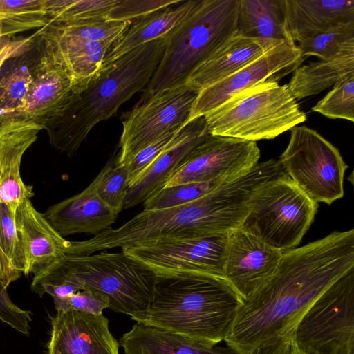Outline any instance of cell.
<instances>
[{
	"mask_svg": "<svg viewBox=\"0 0 354 354\" xmlns=\"http://www.w3.org/2000/svg\"><path fill=\"white\" fill-rule=\"evenodd\" d=\"M354 269V230L282 252L274 273L237 308L226 346L239 354H288L312 304Z\"/></svg>",
	"mask_w": 354,
	"mask_h": 354,
	"instance_id": "1",
	"label": "cell"
},
{
	"mask_svg": "<svg viewBox=\"0 0 354 354\" xmlns=\"http://www.w3.org/2000/svg\"><path fill=\"white\" fill-rule=\"evenodd\" d=\"M169 38L133 49L102 68L84 86L73 88L44 125L50 145L68 156L75 154L95 125L114 116L123 103L147 86Z\"/></svg>",
	"mask_w": 354,
	"mask_h": 354,
	"instance_id": "2",
	"label": "cell"
},
{
	"mask_svg": "<svg viewBox=\"0 0 354 354\" xmlns=\"http://www.w3.org/2000/svg\"><path fill=\"white\" fill-rule=\"evenodd\" d=\"M242 301L222 277L157 274L149 306L131 317L138 323L218 344L227 337Z\"/></svg>",
	"mask_w": 354,
	"mask_h": 354,
	"instance_id": "3",
	"label": "cell"
},
{
	"mask_svg": "<svg viewBox=\"0 0 354 354\" xmlns=\"http://www.w3.org/2000/svg\"><path fill=\"white\" fill-rule=\"evenodd\" d=\"M156 279L152 270L123 252H65L34 275L30 288L40 297L46 288L58 285L91 290L108 299L111 310L132 316L149 306Z\"/></svg>",
	"mask_w": 354,
	"mask_h": 354,
	"instance_id": "4",
	"label": "cell"
},
{
	"mask_svg": "<svg viewBox=\"0 0 354 354\" xmlns=\"http://www.w3.org/2000/svg\"><path fill=\"white\" fill-rule=\"evenodd\" d=\"M239 0H200L169 37L164 54L142 95L180 84L236 31Z\"/></svg>",
	"mask_w": 354,
	"mask_h": 354,
	"instance_id": "5",
	"label": "cell"
},
{
	"mask_svg": "<svg viewBox=\"0 0 354 354\" xmlns=\"http://www.w3.org/2000/svg\"><path fill=\"white\" fill-rule=\"evenodd\" d=\"M210 135L255 142L270 140L305 122L287 84H257L205 115Z\"/></svg>",
	"mask_w": 354,
	"mask_h": 354,
	"instance_id": "6",
	"label": "cell"
},
{
	"mask_svg": "<svg viewBox=\"0 0 354 354\" xmlns=\"http://www.w3.org/2000/svg\"><path fill=\"white\" fill-rule=\"evenodd\" d=\"M248 208L241 227L283 252L300 243L314 220L318 203L283 170L254 191Z\"/></svg>",
	"mask_w": 354,
	"mask_h": 354,
	"instance_id": "7",
	"label": "cell"
},
{
	"mask_svg": "<svg viewBox=\"0 0 354 354\" xmlns=\"http://www.w3.org/2000/svg\"><path fill=\"white\" fill-rule=\"evenodd\" d=\"M279 162L294 183L310 199L331 204L344 194L347 165L337 147L306 126L291 129Z\"/></svg>",
	"mask_w": 354,
	"mask_h": 354,
	"instance_id": "8",
	"label": "cell"
},
{
	"mask_svg": "<svg viewBox=\"0 0 354 354\" xmlns=\"http://www.w3.org/2000/svg\"><path fill=\"white\" fill-rule=\"evenodd\" d=\"M294 345L308 354H354V269L308 308L297 326Z\"/></svg>",
	"mask_w": 354,
	"mask_h": 354,
	"instance_id": "9",
	"label": "cell"
},
{
	"mask_svg": "<svg viewBox=\"0 0 354 354\" xmlns=\"http://www.w3.org/2000/svg\"><path fill=\"white\" fill-rule=\"evenodd\" d=\"M159 236L122 248V252L157 274H203L223 277L228 234Z\"/></svg>",
	"mask_w": 354,
	"mask_h": 354,
	"instance_id": "10",
	"label": "cell"
},
{
	"mask_svg": "<svg viewBox=\"0 0 354 354\" xmlns=\"http://www.w3.org/2000/svg\"><path fill=\"white\" fill-rule=\"evenodd\" d=\"M197 94L183 84L142 95L122 115V132L116 164L127 165L149 144L185 124Z\"/></svg>",
	"mask_w": 354,
	"mask_h": 354,
	"instance_id": "11",
	"label": "cell"
},
{
	"mask_svg": "<svg viewBox=\"0 0 354 354\" xmlns=\"http://www.w3.org/2000/svg\"><path fill=\"white\" fill-rule=\"evenodd\" d=\"M255 142L209 136L173 174L165 187L194 182L232 180L259 163Z\"/></svg>",
	"mask_w": 354,
	"mask_h": 354,
	"instance_id": "12",
	"label": "cell"
},
{
	"mask_svg": "<svg viewBox=\"0 0 354 354\" xmlns=\"http://www.w3.org/2000/svg\"><path fill=\"white\" fill-rule=\"evenodd\" d=\"M297 45L281 39L263 55L227 78L198 92L188 121L203 117L233 95L257 84L279 82L300 66Z\"/></svg>",
	"mask_w": 354,
	"mask_h": 354,
	"instance_id": "13",
	"label": "cell"
},
{
	"mask_svg": "<svg viewBox=\"0 0 354 354\" xmlns=\"http://www.w3.org/2000/svg\"><path fill=\"white\" fill-rule=\"evenodd\" d=\"M282 252L241 227L228 234L223 277L242 300L247 299L275 271Z\"/></svg>",
	"mask_w": 354,
	"mask_h": 354,
	"instance_id": "14",
	"label": "cell"
},
{
	"mask_svg": "<svg viewBox=\"0 0 354 354\" xmlns=\"http://www.w3.org/2000/svg\"><path fill=\"white\" fill-rule=\"evenodd\" d=\"M50 324L47 354H119V343L103 314L57 311Z\"/></svg>",
	"mask_w": 354,
	"mask_h": 354,
	"instance_id": "15",
	"label": "cell"
},
{
	"mask_svg": "<svg viewBox=\"0 0 354 354\" xmlns=\"http://www.w3.org/2000/svg\"><path fill=\"white\" fill-rule=\"evenodd\" d=\"M209 136L204 117L184 124L166 149L127 187L122 209L144 203L165 188L191 152Z\"/></svg>",
	"mask_w": 354,
	"mask_h": 354,
	"instance_id": "16",
	"label": "cell"
},
{
	"mask_svg": "<svg viewBox=\"0 0 354 354\" xmlns=\"http://www.w3.org/2000/svg\"><path fill=\"white\" fill-rule=\"evenodd\" d=\"M72 88L69 75L44 44L25 105L20 110L1 118L0 125L21 122L35 124L43 129L46 122L62 106Z\"/></svg>",
	"mask_w": 354,
	"mask_h": 354,
	"instance_id": "17",
	"label": "cell"
},
{
	"mask_svg": "<svg viewBox=\"0 0 354 354\" xmlns=\"http://www.w3.org/2000/svg\"><path fill=\"white\" fill-rule=\"evenodd\" d=\"M106 165L80 193L48 208L44 218L62 237L77 234L96 235L115 223L119 213L109 207L99 196L98 188Z\"/></svg>",
	"mask_w": 354,
	"mask_h": 354,
	"instance_id": "18",
	"label": "cell"
},
{
	"mask_svg": "<svg viewBox=\"0 0 354 354\" xmlns=\"http://www.w3.org/2000/svg\"><path fill=\"white\" fill-rule=\"evenodd\" d=\"M278 41L252 39L234 33L194 68L183 84L198 93L235 73Z\"/></svg>",
	"mask_w": 354,
	"mask_h": 354,
	"instance_id": "19",
	"label": "cell"
},
{
	"mask_svg": "<svg viewBox=\"0 0 354 354\" xmlns=\"http://www.w3.org/2000/svg\"><path fill=\"white\" fill-rule=\"evenodd\" d=\"M15 221L25 251L28 274L36 275L48 268L71 244L36 210L29 198L17 207Z\"/></svg>",
	"mask_w": 354,
	"mask_h": 354,
	"instance_id": "20",
	"label": "cell"
},
{
	"mask_svg": "<svg viewBox=\"0 0 354 354\" xmlns=\"http://www.w3.org/2000/svg\"><path fill=\"white\" fill-rule=\"evenodd\" d=\"M40 127L21 122L0 125V201L13 211L25 198L33 195L32 187L20 176L22 156L37 139Z\"/></svg>",
	"mask_w": 354,
	"mask_h": 354,
	"instance_id": "21",
	"label": "cell"
},
{
	"mask_svg": "<svg viewBox=\"0 0 354 354\" xmlns=\"http://www.w3.org/2000/svg\"><path fill=\"white\" fill-rule=\"evenodd\" d=\"M287 40L296 44L341 22L354 21L353 0H281Z\"/></svg>",
	"mask_w": 354,
	"mask_h": 354,
	"instance_id": "22",
	"label": "cell"
},
{
	"mask_svg": "<svg viewBox=\"0 0 354 354\" xmlns=\"http://www.w3.org/2000/svg\"><path fill=\"white\" fill-rule=\"evenodd\" d=\"M36 34L56 62L65 69L73 88L84 86L95 76L113 44L111 41H87L64 37L46 26L39 28Z\"/></svg>",
	"mask_w": 354,
	"mask_h": 354,
	"instance_id": "23",
	"label": "cell"
},
{
	"mask_svg": "<svg viewBox=\"0 0 354 354\" xmlns=\"http://www.w3.org/2000/svg\"><path fill=\"white\" fill-rule=\"evenodd\" d=\"M118 343L124 354H239L227 346L212 344L138 322Z\"/></svg>",
	"mask_w": 354,
	"mask_h": 354,
	"instance_id": "24",
	"label": "cell"
},
{
	"mask_svg": "<svg viewBox=\"0 0 354 354\" xmlns=\"http://www.w3.org/2000/svg\"><path fill=\"white\" fill-rule=\"evenodd\" d=\"M199 2L200 0L183 1L174 7L151 13L131 24L109 49L102 68L144 44L170 37L190 16Z\"/></svg>",
	"mask_w": 354,
	"mask_h": 354,
	"instance_id": "25",
	"label": "cell"
},
{
	"mask_svg": "<svg viewBox=\"0 0 354 354\" xmlns=\"http://www.w3.org/2000/svg\"><path fill=\"white\" fill-rule=\"evenodd\" d=\"M43 50V41L37 35L28 50L8 59L2 64L0 68V118L20 110L25 105Z\"/></svg>",
	"mask_w": 354,
	"mask_h": 354,
	"instance_id": "26",
	"label": "cell"
},
{
	"mask_svg": "<svg viewBox=\"0 0 354 354\" xmlns=\"http://www.w3.org/2000/svg\"><path fill=\"white\" fill-rule=\"evenodd\" d=\"M235 33L257 39L287 40L281 0H239Z\"/></svg>",
	"mask_w": 354,
	"mask_h": 354,
	"instance_id": "27",
	"label": "cell"
},
{
	"mask_svg": "<svg viewBox=\"0 0 354 354\" xmlns=\"http://www.w3.org/2000/svg\"><path fill=\"white\" fill-rule=\"evenodd\" d=\"M352 73H354V54H349L297 67L287 86L296 100H301L319 94Z\"/></svg>",
	"mask_w": 354,
	"mask_h": 354,
	"instance_id": "28",
	"label": "cell"
},
{
	"mask_svg": "<svg viewBox=\"0 0 354 354\" xmlns=\"http://www.w3.org/2000/svg\"><path fill=\"white\" fill-rule=\"evenodd\" d=\"M299 64L310 56L322 61L354 54V21L341 22L314 35L297 45Z\"/></svg>",
	"mask_w": 354,
	"mask_h": 354,
	"instance_id": "29",
	"label": "cell"
},
{
	"mask_svg": "<svg viewBox=\"0 0 354 354\" xmlns=\"http://www.w3.org/2000/svg\"><path fill=\"white\" fill-rule=\"evenodd\" d=\"M46 0H0V24L6 36L34 28L48 22Z\"/></svg>",
	"mask_w": 354,
	"mask_h": 354,
	"instance_id": "30",
	"label": "cell"
},
{
	"mask_svg": "<svg viewBox=\"0 0 354 354\" xmlns=\"http://www.w3.org/2000/svg\"><path fill=\"white\" fill-rule=\"evenodd\" d=\"M118 0H46L48 22L106 19Z\"/></svg>",
	"mask_w": 354,
	"mask_h": 354,
	"instance_id": "31",
	"label": "cell"
},
{
	"mask_svg": "<svg viewBox=\"0 0 354 354\" xmlns=\"http://www.w3.org/2000/svg\"><path fill=\"white\" fill-rule=\"evenodd\" d=\"M226 182L228 181L218 180L194 182L165 187L143 203L144 209H162L193 202L208 194Z\"/></svg>",
	"mask_w": 354,
	"mask_h": 354,
	"instance_id": "32",
	"label": "cell"
},
{
	"mask_svg": "<svg viewBox=\"0 0 354 354\" xmlns=\"http://www.w3.org/2000/svg\"><path fill=\"white\" fill-rule=\"evenodd\" d=\"M312 111L331 119L354 122V73L338 81Z\"/></svg>",
	"mask_w": 354,
	"mask_h": 354,
	"instance_id": "33",
	"label": "cell"
},
{
	"mask_svg": "<svg viewBox=\"0 0 354 354\" xmlns=\"http://www.w3.org/2000/svg\"><path fill=\"white\" fill-rule=\"evenodd\" d=\"M15 214L7 204L0 201V248L17 270L28 275L25 251L15 225Z\"/></svg>",
	"mask_w": 354,
	"mask_h": 354,
	"instance_id": "34",
	"label": "cell"
},
{
	"mask_svg": "<svg viewBox=\"0 0 354 354\" xmlns=\"http://www.w3.org/2000/svg\"><path fill=\"white\" fill-rule=\"evenodd\" d=\"M118 155L115 151L106 163L98 195L109 207L120 213L127 194L129 170L127 165L116 164Z\"/></svg>",
	"mask_w": 354,
	"mask_h": 354,
	"instance_id": "35",
	"label": "cell"
},
{
	"mask_svg": "<svg viewBox=\"0 0 354 354\" xmlns=\"http://www.w3.org/2000/svg\"><path fill=\"white\" fill-rule=\"evenodd\" d=\"M183 0H118L107 20L133 22L151 13L180 3Z\"/></svg>",
	"mask_w": 354,
	"mask_h": 354,
	"instance_id": "36",
	"label": "cell"
},
{
	"mask_svg": "<svg viewBox=\"0 0 354 354\" xmlns=\"http://www.w3.org/2000/svg\"><path fill=\"white\" fill-rule=\"evenodd\" d=\"M181 127L169 131L149 144L127 164L129 170L127 187L166 149Z\"/></svg>",
	"mask_w": 354,
	"mask_h": 354,
	"instance_id": "37",
	"label": "cell"
},
{
	"mask_svg": "<svg viewBox=\"0 0 354 354\" xmlns=\"http://www.w3.org/2000/svg\"><path fill=\"white\" fill-rule=\"evenodd\" d=\"M7 288L0 281V320L17 332L29 336L31 313L20 308L12 301Z\"/></svg>",
	"mask_w": 354,
	"mask_h": 354,
	"instance_id": "38",
	"label": "cell"
},
{
	"mask_svg": "<svg viewBox=\"0 0 354 354\" xmlns=\"http://www.w3.org/2000/svg\"><path fill=\"white\" fill-rule=\"evenodd\" d=\"M109 306L108 299L102 294L88 289L80 290L69 299L68 310L84 313L102 315L103 310Z\"/></svg>",
	"mask_w": 354,
	"mask_h": 354,
	"instance_id": "39",
	"label": "cell"
},
{
	"mask_svg": "<svg viewBox=\"0 0 354 354\" xmlns=\"http://www.w3.org/2000/svg\"><path fill=\"white\" fill-rule=\"evenodd\" d=\"M37 34L12 39V37L3 35L2 28H0V68L8 59L20 55L28 50L35 42Z\"/></svg>",
	"mask_w": 354,
	"mask_h": 354,
	"instance_id": "40",
	"label": "cell"
},
{
	"mask_svg": "<svg viewBox=\"0 0 354 354\" xmlns=\"http://www.w3.org/2000/svg\"><path fill=\"white\" fill-rule=\"evenodd\" d=\"M21 272L17 270L0 248V281L6 287L17 281Z\"/></svg>",
	"mask_w": 354,
	"mask_h": 354,
	"instance_id": "41",
	"label": "cell"
},
{
	"mask_svg": "<svg viewBox=\"0 0 354 354\" xmlns=\"http://www.w3.org/2000/svg\"><path fill=\"white\" fill-rule=\"evenodd\" d=\"M288 354H308L297 348L295 345L292 346Z\"/></svg>",
	"mask_w": 354,
	"mask_h": 354,
	"instance_id": "42",
	"label": "cell"
},
{
	"mask_svg": "<svg viewBox=\"0 0 354 354\" xmlns=\"http://www.w3.org/2000/svg\"><path fill=\"white\" fill-rule=\"evenodd\" d=\"M2 28V27H1V24H0V28Z\"/></svg>",
	"mask_w": 354,
	"mask_h": 354,
	"instance_id": "43",
	"label": "cell"
}]
</instances>
